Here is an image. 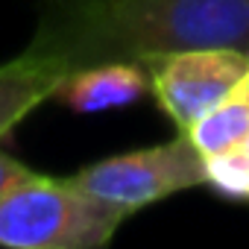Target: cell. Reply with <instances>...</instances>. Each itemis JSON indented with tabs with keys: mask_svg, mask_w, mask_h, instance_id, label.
Masks as SVG:
<instances>
[{
	"mask_svg": "<svg viewBox=\"0 0 249 249\" xmlns=\"http://www.w3.org/2000/svg\"><path fill=\"white\" fill-rule=\"evenodd\" d=\"M205 179L217 191L234 196V199H249V153L240 147H231L226 153L208 156L205 159Z\"/></svg>",
	"mask_w": 249,
	"mask_h": 249,
	"instance_id": "ba28073f",
	"label": "cell"
},
{
	"mask_svg": "<svg viewBox=\"0 0 249 249\" xmlns=\"http://www.w3.org/2000/svg\"><path fill=\"white\" fill-rule=\"evenodd\" d=\"M73 182L94 199L117 208L120 214H135L153 202H161L179 191L208 185L205 159L182 132L173 141L108 156L82 167Z\"/></svg>",
	"mask_w": 249,
	"mask_h": 249,
	"instance_id": "3957f363",
	"label": "cell"
},
{
	"mask_svg": "<svg viewBox=\"0 0 249 249\" xmlns=\"http://www.w3.org/2000/svg\"><path fill=\"white\" fill-rule=\"evenodd\" d=\"M30 47L71 71L202 47L249 53V0H53Z\"/></svg>",
	"mask_w": 249,
	"mask_h": 249,
	"instance_id": "6da1fadb",
	"label": "cell"
},
{
	"mask_svg": "<svg viewBox=\"0 0 249 249\" xmlns=\"http://www.w3.org/2000/svg\"><path fill=\"white\" fill-rule=\"evenodd\" d=\"M237 147H240V150H243V153H249V132H246V135H243V141H240V144H237Z\"/></svg>",
	"mask_w": 249,
	"mask_h": 249,
	"instance_id": "8fae6325",
	"label": "cell"
},
{
	"mask_svg": "<svg viewBox=\"0 0 249 249\" xmlns=\"http://www.w3.org/2000/svg\"><path fill=\"white\" fill-rule=\"evenodd\" d=\"M126 220L73 179L33 176L0 196V246L9 249H97Z\"/></svg>",
	"mask_w": 249,
	"mask_h": 249,
	"instance_id": "7a4b0ae2",
	"label": "cell"
},
{
	"mask_svg": "<svg viewBox=\"0 0 249 249\" xmlns=\"http://www.w3.org/2000/svg\"><path fill=\"white\" fill-rule=\"evenodd\" d=\"M185 132L194 141V147L202 153V159L226 153V150L237 147L243 141V135L249 132V106L243 100L229 97L226 103H220L217 108L202 114Z\"/></svg>",
	"mask_w": 249,
	"mask_h": 249,
	"instance_id": "52a82bcc",
	"label": "cell"
},
{
	"mask_svg": "<svg viewBox=\"0 0 249 249\" xmlns=\"http://www.w3.org/2000/svg\"><path fill=\"white\" fill-rule=\"evenodd\" d=\"M231 97H234V100H243V103L249 106V68H246V73L240 76V82H237V88L231 91Z\"/></svg>",
	"mask_w": 249,
	"mask_h": 249,
	"instance_id": "30bf717a",
	"label": "cell"
},
{
	"mask_svg": "<svg viewBox=\"0 0 249 249\" xmlns=\"http://www.w3.org/2000/svg\"><path fill=\"white\" fill-rule=\"evenodd\" d=\"M150 91V71L144 62L117 59V62H97L71 71L53 100H59L65 108L76 114H94L138 103Z\"/></svg>",
	"mask_w": 249,
	"mask_h": 249,
	"instance_id": "5b68a950",
	"label": "cell"
},
{
	"mask_svg": "<svg viewBox=\"0 0 249 249\" xmlns=\"http://www.w3.org/2000/svg\"><path fill=\"white\" fill-rule=\"evenodd\" d=\"M36 173L27 164H21L18 159H12V156H6L3 150H0V196H6L9 191H15L18 185H24Z\"/></svg>",
	"mask_w": 249,
	"mask_h": 249,
	"instance_id": "9c48e42d",
	"label": "cell"
},
{
	"mask_svg": "<svg viewBox=\"0 0 249 249\" xmlns=\"http://www.w3.org/2000/svg\"><path fill=\"white\" fill-rule=\"evenodd\" d=\"M68 73V62L33 47H27V53L18 59L0 65V138L41 103L53 100L59 82Z\"/></svg>",
	"mask_w": 249,
	"mask_h": 249,
	"instance_id": "8992f818",
	"label": "cell"
},
{
	"mask_svg": "<svg viewBox=\"0 0 249 249\" xmlns=\"http://www.w3.org/2000/svg\"><path fill=\"white\" fill-rule=\"evenodd\" d=\"M144 65L159 106L185 132L202 114L231 97L249 68V53L231 47H202L144 59Z\"/></svg>",
	"mask_w": 249,
	"mask_h": 249,
	"instance_id": "277c9868",
	"label": "cell"
}]
</instances>
